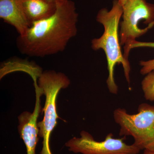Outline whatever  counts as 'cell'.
<instances>
[{"label": "cell", "instance_id": "2", "mask_svg": "<svg viewBox=\"0 0 154 154\" xmlns=\"http://www.w3.org/2000/svg\"><path fill=\"white\" fill-rule=\"evenodd\" d=\"M122 14V5L119 0L113 1V6L109 11L106 8L101 9L96 16V20L104 27V33L101 37L91 41L92 49H102L105 53L108 71L106 83L110 93L114 94H117L118 91L114 77L116 64L122 65L126 81L129 85L130 83V64L122 52L119 36V25Z\"/></svg>", "mask_w": 154, "mask_h": 154}, {"label": "cell", "instance_id": "4", "mask_svg": "<svg viewBox=\"0 0 154 154\" xmlns=\"http://www.w3.org/2000/svg\"><path fill=\"white\" fill-rule=\"evenodd\" d=\"M122 8L119 38L123 56L128 60L133 43L154 25V4L146 0H126Z\"/></svg>", "mask_w": 154, "mask_h": 154}, {"label": "cell", "instance_id": "10", "mask_svg": "<svg viewBox=\"0 0 154 154\" xmlns=\"http://www.w3.org/2000/svg\"><path fill=\"white\" fill-rule=\"evenodd\" d=\"M148 47L154 48V42H144L136 41L131 45V50L136 48ZM141 66L140 72L142 75H146L152 73L154 74V59L147 61L142 60L140 62Z\"/></svg>", "mask_w": 154, "mask_h": 154}, {"label": "cell", "instance_id": "8", "mask_svg": "<svg viewBox=\"0 0 154 154\" xmlns=\"http://www.w3.org/2000/svg\"><path fill=\"white\" fill-rule=\"evenodd\" d=\"M0 18L13 26L19 35L30 27L18 0H0Z\"/></svg>", "mask_w": 154, "mask_h": 154}, {"label": "cell", "instance_id": "9", "mask_svg": "<svg viewBox=\"0 0 154 154\" xmlns=\"http://www.w3.org/2000/svg\"><path fill=\"white\" fill-rule=\"evenodd\" d=\"M18 1L30 26L33 22L52 16L57 7V3L48 0Z\"/></svg>", "mask_w": 154, "mask_h": 154}, {"label": "cell", "instance_id": "7", "mask_svg": "<svg viewBox=\"0 0 154 154\" xmlns=\"http://www.w3.org/2000/svg\"><path fill=\"white\" fill-rule=\"evenodd\" d=\"M34 85L36 100L33 112L31 113L25 111L18 116V131L20 138L25 143L27 154H36V148L39 136L37 119L41 112L40 97L43 94L37 82H34Z\"/></svg>", "mask_w": 154, "mask_h": 154}, {"label": "cell", "instance_id": "11", "mask_svg": "<svg viewBox=\"0 0 154 154\" xmlns=\"http://www.w3.org/2000/svg\"><path fill=\"white\" fill-rule=\"evenodd\" d=\"M142 88L147 100L154 102V74L146 75L142 82Z\"/></svg>", "mask_w": 154, "mask_h": 154}, {"label": "cell", "instance_id": "14", "mask_svg": "<svg viewBox=\"0 0 154 154\" xmlns=\"http://www.w3.org/2000/svg\"><path fill=\"white\" fill-rule=\"evenodd\" d=\"M119 2H120L122 4V5H123V4H124V3L125 2L126 0H119Z\"/></svg>", "mask_w": 154, "mask_h": 154}, {"label": "cell", "instance_id": "13", "mask_svg": "<svg viewBox=\"0 0 154 154\" xmlns=\"http://www.w3.org/2000/svg\"><path fill=\"white\" fill-rule=\"evenodd\" d=\"M48 1H51V2L57 3L58 2H61V1H63V0H48Z\"/></svg>", "mask_w": 154, "mask_h": 154}, {"label": "cell", "instance_id": "3", "mask_svg": "<svg viewBox=\"0 0 154 154\" xmlns=\"http://www.w3.org/2000/svg\"><path fill=\"white\" fill-rule=\"evenodd\" d=\"M38 85L45 97L43 111L44 117L38 122L39 136L42 138V147L40 154H53L51 149V135L57 124V108L58 94L62 89L70 84L68 77L63 73L54 70L42 72L38 77Z\"/></svg>", "mask_w": 154, "mask_h": 154}, {"label": "cell", "instance_id": "5", "mask_svg": "<svg viewBox=\"0 0 154 154\" xmlns=\"http://www.w3.org/2000/svg\"><path fill=\"white\" fill-rule=\"evenodd\" d=\"M113 118L120 127L119 135L131 136L141 150L154 151V106L142 103L138 113L130 114L124 108L114 110Z\"/></svg>", "mask_w": 154, "mask_h": 154}, {"label": "cell", "instance_id": "12", "mask_svg": "<svg viewBox=\"0 0 154 154\" xmlns=\"http://www.w3.org/2000/svg\"><path fill=\"white\" fill-rule=\"evenodd\" d=\"M143 154H154V151L148 150H144Z\"/></svg>", "mask_w": 154, "mask_h": 154}, {"label": "cell", "instance_id": "6", "mask_svg": "<svg viewBox=\"0 0 154 154\" xmlns=\"http://www.w3.org/2000/svg\"><path fill=\"white\" fill-rule=\"evenodd\" d=\"M125 138H115L113 134L98 141L89 132L82 131L79 137H73L66 143L70 152L82 154H138L141 150L134 144H127Z\"/></svg>", "mask_w": 154, "mask_h": 154}, {"label": "cell", "instance_id": "1", "mask_svg": "<svg viewBox=\"0 0 154 154\" xmlns=\"http://www.w3.org/2000/svg\"><path fill=\"white\" fill-rule=\"evenodd\" d=\"M78 17L73 1L58 2L53 15L33 22L24 34L19 35L17 45L19 51L28 56L38 57L62 52L77 35Z\"/></svg>", "mask_w": 154, "mask_h": 154}]
</instances>
